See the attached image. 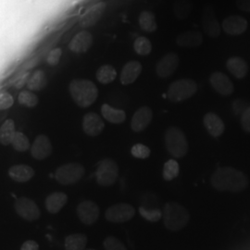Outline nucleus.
Returning <instances> with one entry per match:
<instances>
[{"label": "nucleus", "instance_id": "nucleus-19", "mask_svg": "<svg viewBox=\"0 0 250 250\" xmlns=\"http://www.w3.org/2000/svg\"><path fill=\"white\" fill-rule=\"evenodd\" d=\"M223 29L227 35L235 36L242 35L248 29V21L238 15H232L225 19Z\"/></svg>", "mask_w": 250, "mask_h": 250}, {"label": "nucleus", "instance_id": "nucleus-31", "mask_svg": "<svg viewBox=\"0 0 250 250\" xmlns=\"http://www.w3.org/2000/svg\"><path fill=\"white\" fill-rule=\"evenodd\" d=\"M16 133L15 124L12 120H7L0 127V143L2 145H9Z\"/></svg>", "mask_w": 250, "mask_h": 250}, {"label": "nucleus", "instance_id": "nucleus-23", "mask_svg": "<svg viewBox=\"0 0 250 250\" xmlns=\"http://www.w3.org/2000/svg\"><path fill=\"white\" fill-rule=\"evenodd\" d=\"M68 202V196L64 192H54L45 198V208L49 213L56 214Z\"/></svg>", "mask_w": 250, "mask_h": 250}, {"label": "nucleus", "instance_id": "nucleus-5", "mask_svg": "<svg viewBox=\"0 0 250 250\" xmlns=\"http://www.w3.org/2000/svg\"><path fill=\"white\" fill-rule=\"evenodd\" d=\"M197 91V83L191 79H180L171 83L167 89V98L172 102H182L192 98Z\"/></svg>", "mask_w": 250, "mask_h": 250}, {"label": "nucleus", "instance_id": "nucleus-7", "mask_svg": "<svg viewBox=\"0 0 250 250\" xmlns=\"http://www.w3.org/2000/svg\"><path fill=\"white\" fill-rule=\"evenodd\" d=\"M119 177V166L110 159L99 161L96 170V179L99 186L108 188L116 183Z\"/></svg>", "mask_w": 250, "mask_h": 250}, {"label": "nucleus", "instance_id": "nucleus-6", "mask_svg": "<svg viewBox=\"0 0 250 250\" xmlns=\"http://www.w3.org/2000/svg\"><path fill=\"white\" fill-rule=\"evenodd\" d=\"M85 173L84 167L77 162L63 164L55 171L56 181L63 186H71L78 183Z\"/></svg>", "mask_w": 250, "mask_h": 250}, {"label": "nucleus", "instance_id": "nucleus-17", "mask_svg": "<svg viewBox=\"0 0 250 250\" xmlns=\"http://www.w3.org/2000/svg\"><path fill=\"white\" fill-rule=\"evenodd\" d=\"M94 38L88 31H82L75 36H73L70 44L69 49L75 54H83L87 52L93 45Z\"/></svg>", "mask_w": 250, "mask_h": 250}, {"label": "nucleus", "instance_id": "nucleus-21", "mask_svg": "<svg viewBox=\"0 0 250 250\" xmlns=\"http://www.w3.org/2000/svg\"><path fill=\"white\" fill-rule=\"evenodd\" d=\"M203 124L208 134L213 137H219L224 134L225 125L223 120L213 112H208L203 118Z\"/></svg>", "mask_w": 250, "mask_h": 250}, {"label": "nucleus", "instance_id": "nucleus-20", "mask_svg": "<svg viewBox=\"0 0 250 250\" xmlns=\"http://www.w3.org/2000/svg\"><path fill=\"white\" fill-rule=\"evenodd\" d=\"M142 69V64L137 61H132L126 63L121 72L120 80L122 84L128 85L134 83L141 74Z\"/></svg>", "mask_w": 250, "mask_h": 250}, {"label": "nucleus", "instance_id": "nucleus-27", "mask_svg": "<svg viewBox=\"0 0 250 250\" xmlns=\"http://www.w3.org/2000/svg\"><path fill=\"white\" fill-rule=\"evenodd\" d=\"M138 23L146 33H154L158 29L156 16L149 10H144L140 13L138 17Z\"/></svg>", "mask_w": 250, "mask_h": 250}, {"label": "nucleus", "instance_id": "nucleus-26", "mask_svg": "<svg viewBox=\"0 0 250 250\" xmlns=\"http://www.w3.org/2000/svg\"><path fill=\"white\" fill-rule=\"evenodd\" d=\"M101 114L107 122L120 125L126 120V114L123 109H119L109 106L108 104H103L101 107Z\"/></svg>", "mask_w": 250, "mask_h": 250}, {"label": "nucleus", "instance_id": "nucleus-16", "mask_svg": "<svg viewBox=\"0 0 250 250\" xmlns=\"http://www.w3.org/2000/svg\"><path fill=\"white\" fill-rule=\"evenodd\" d=\"M82 126L85 134L89 136H98L103 132L105 124L99 114L89 112L83 116Z\"/></svg>", "mask_w": 250, "mask_h": 250}, {"label": "nucleus", "instance_id": "nucleus-42", "mask_svg": "<svg viewBox=\"0 0 250 250\" xmlns=\"http://www.w3.org/2000/svg\"><path fill=\"white\" fill-rule=\"evenodd\" d=\"M241 125L246 132L250 133V106L248 107L241 115Z\"/></svg>", "mask_w": 250, "mask_h": 250}, {"label": "nucleus", "instance_id": "nucleus-10", "mask_svg": "<svg viewBox=\"0 0 250 250\" xmlns=\"http://www.w3.org/2000/svg\"><path fill=\"white\" fill-rule=\"evenodd\" d=\"M76 213L81 222L85 225H93L99 220V207L92 200H84L76 208Z\"/></svg>", "mask_w": 250, "mask_h": 250}, {"label": "nucleus", "instance_id": "nucleus-22", "mask_svg": "<svg viewBox=\"0 0 250 250\" xmlns=\"http://www.w3.org/2000/svg\"><path fill=\"white\" fill-rule=\"evenodd\" d=\"M203 36L197 31H188L179 35L176 38V44L181 47L192 48L202 45Z\"/></svg>", "mask_w": 250, "mask_h": 250}, {"label": "nucleus", "instance_id": "nucleus-35", "mask_svg": "<svg viewBox=\"0 0 250 250\" xmlns=\"http://www.w3.org/2000/svg\"><path fill=\"white\" fill-rule=\"evenodd\" d=\"M180 172L179 163L175 160H170L164 164L163 168V178L166 181H171L176 178Z\"/></svg>", "mask_w": 250, "mask_h": 250}, {"label": "nucleus", "instance_id": "nucleus-29", "mask_svg": "<svg viewBox=\"0 0 250 250\" xmlns=\"http://www.w3.org/2000/svg\"><path fill=\"white\" fill-rule=\"evenodd\" d=\"M47 84V77L44 71H36L27 82V86L31 91H41Z\"/></svg>", "mask_w": 250, "mask_h": 250}, {"label": "nucleus", "instance_id": "nucleus-2", "mask_svg": "<svg viewBox=\"0 0 250 250\" xmlns=\"http://www.w3.org/2000/svg\"><path fill=\"white\" fill-rule=\"evenodd\" d=\"M72 100L80 107H88L99 97V90L92 81L74 79L69 84Z\"/></svg>", "mask_w": 250, "mask_h": 250}, {"label": "nucleus", "instance_id": "nucleus-9", "mask_svg": "<svg viewBox=\"0 0 250 250\" xmlns=\"http://www.w3.org/2000/svg\"><path fill=\"white\" fill-rule=\"evenodd\" d=\"M17 214L28 222H35L41 216L40 209L36 202L28 197H20L15 202Z\"/></svg>", "mask_w": 250, "mask_h": 250}, {"label": "nucleus", "instance_id": "nucleus-45", "mask_svg": "<svg viewBox=\"0 0 250 250\" xmlns=\"http://www.w3.org/2000/svg\"><path fill=\"white\" fill-rule=\"evenodd\" d=\"M236 6L242 11L250 13V0H237Z\"/></svg>", "mask_w": 250, "mask_h": 250}, {"label": "nucleus", "instance_id": "nucleus-41", "mask_svg": "<svg viewBox=\"0 0 250 250\" xmlns=\"http://www.w3.org/2000/svg\"><path fill=\"white\" fill-rule=\"evenodd\" d=\"M14 99L9 93L4 92L0 94V110L8 109L9 107H12Z\"/></svg>", "mask_w": 250, "mask_h": 250}, {"label": "nucleus", "instance_id": "nucleus-36", "mask_svg": "<svg viewBox=\"0 0 250 250\" xmlns=\"http://www.w3.org/2000/svg\"><path fill=\"white\" fill-rule=\"evenodd\" d=\"M12 146L20 152L26 151L30 147V142L27 138L26 135L21 132H16L12 140H11Z\"/></svg>", "mask_w": 250, "mask_h": 250}, {"label": "nucleus", "instance_id": "nucleus-37", "mask_svg": "<svg viewBox=\"0 0 250 250\" xmlns=\"http://www.w3.org/2000/svg\"><path fill=\"white\" fill-rule=\"evenodd\" d=\"M38 98L34 93L30 91H21L19 94L18 102L27 107H35L38 104Z\"/></svg>", "mask_w": 250, "mask_h": 250}, {"label": "nucleus", "instance_id": "nucleus-38", "mask_svg": "<svg viewBox=\"0 0 250 250\" xmlns=\"http://www.w3.org/2000/svg\"><path fill=\"white\" fill-rule=\"evenodd\" d=\"M131 153L136 159H147L150 156V149L143 144H136L131 149Z\"/></svg>", "mask_w": 250, "mask_h": 250}, {"label": "nucleus", "instance_id": "nucleus-40", "mask_svg": "<svg viewBox=\"0 0 250 250\" xmlns=\"http://www.w3.org/2000/svg\"><path fill=\"white\" fill-rule=\"evenodd\" d=\"M62 56V48H60V47L54 48L49 53L47 54L46 62L50 66H56L58 63L60 62Z\"/></svg>", "mask_w": 250, "mask_h": 250}, {"label": "nucleus", "instance_id": "nucleus-28", "mask_svg": "<svg viewBox=\"0 0 250 250\" xmlns=\"http://www.w3.org/2000/svg\"><path fill=\"white\" fill-rule=\"evenodd\" d=\"M87 244V237L83 233L70 234L65 239L66 250H84Z\"/></svg>", "mask_w": 250, "mask_h": 250}, {"label": "nucleus", "instance_id": "nucleus-33", "mask_svg": "<svg viewBox=\"0 0 250 250\" xmlns=\"http://www.w3.org/2000/svg\"><path fill=\"white\" fill-rule=\"evenodd\" d=\"M139 213L143 217L144 219H146L148 222L151 223H157L162 218V210L161 208H148V207H145L141 206L139 208Z\"/></svg>", "mask_w": 250, "mask_h": 250}, {"label": "nucleus", "instance_id": "nucleus-30", "mask_svg": "<svg viewBox=\"0 0 250 250\" xmlns=\"http://www.w3.org/2000/svg\"><path fill=\"white\" fill-rule=\"evenodd\" d=\"M117 72L115 68L111 65H103L97 72V79L100 83L107 84L116 79Z\"/></svg>", "mask_w": 250, "mask_h": 250}, {"label": "nucleus", "instance_id": "nucleus-18", "mask_svg": "<svg viewBox=\"0 0 250 250\" xmlns=\"http://www.w3.org/2000/svg\"><path fill=\"white\" fill-rule=\"evenodd\" d=\"M153 112L149 107L144 106L139 107L135 112L131 121V128L135 133L144 131L151 123Z\"/></svg>", "mask_w": 250, "mask_h": 250}, {"label": "nucleus", "instance_id": "nucleus-32", "mask_svg": "<svg viewBox=\"0 0 250 250\" xmlns=\"http://www.w3.org/2000/svg\"><path fill=\"white\" fill-rule=\"evenodd\" d=\"M193 9L192 3L189 0H176L173 6L174 15L180 20L188 19Z\"/></svg>", "mask_w": 250, "mask_h": 250}, {"label": "nucleus", "instance_id": "nucleus-24", "mask_svg": "<svg viewBox=\"0 0 250 250\" xmlns=\"http://www.w3.org/2000/svg\"><path fill=\"white\" fill-rule=\"evenodd\" d=\"M227 70L237 79H243L249 72L247 62L240 57H232L226 62Z\"/></svg>", "mask_w": 250, "mask_h": 250}, {"label": "nucleus", "instance_id": "nucleus-25", "mask_svg": "<svg viewBox=\"0 0 250 250\" xmlns=\"http://www.w3.org/2000/svg\"><path fill=\"white\" fill-rule=\"evenodd\" d=\"M10 178L18 183H26L34 177L35 170L28 165H14L9 169Z\"/></svg>", "mask_w": 250, "mask_h": 250}, {"label": "nucleus", "instance_id": "nucleus-39", "mask_svg": "<svg viewBox=\"0 0 250 250\" xmlns=\"http://www.w3.org/2000/svg\"><path fill=\"white\" fill-rule=\"evenodd\" d=\"M103 245L106 250H127L125 244L114 236H107Z\"/></svg>", "mask_w": 250, "mask_h": 250}, {"label": "nucleus", "instance_id": "nucleus-12", "mask_svg": "<svg viewBox=\"0 0 250 250\" xmlns=\"http://www.w3.org/2000/svg\"><path fill=\"white\" fill-rule=\"evenodd\" d=\"M202 25L204 32L209 37L216 38L221 35L222 28L216 16L214 9L209 5H207L203 10Z\"/></svg>", "mask_w": 250, "mask_h": 250}, {"label": "nucleus", "instance_id": "nucleus-11", "mask_svg": "<svg viewBox=\"0 0 250 250\" xmlns=\"http://www.w3.org/2000/svg\"><path fill=\"white\" fill-rule=\"evenodd\" d=\"M179 64L180 59L177 54L174 52L167 53L157 63L156 73L160 78H168L177 70Z\"/></svg>", "mask_w": 250, "mask_h": 250}, {"label": "nucleus", "instance_id": "nucleus-43", "mask_svg": "<svg viewBox=\"0 0 250 250\" xmlns=\"http://www.w3.org/2000/svg\"><path fill=\"white\" fill-rule=\"evenodd\" d=\"M248 108L247 104L242 100H234L232 102V111L235 115H242L243 112Z\"/></svg>", "mask_w": 250, "mask_h": 250}, {"label": "nucleus", "instance_id": "nucleus-46", "mask_svg": "<svg viewBox=\"0 0 250 250\" xmlns=\"http://www.w3.org/2000/svg\"><path fill=\"white\" fill-rule=\"evenodd\" d=\"M28 80H29L28 79V73H21L18 78L15 80V83H14L15 86L17 88H21L25 84V83L28 82Z\"/></svg>", "mask_w": 250, "mask_h": 250}, {"label": "nucleus", "instance_id": "nucleus-3", "mask_svg": "<svg viewBox=\"0 0 250 250\" xmlns=\"http://www.w3.org/2000/svg\"><path fill=\"white\" fill-rule=\"evenodd\" d=\"M163 224L171 232H177L184 228L190 220L188 209L176 202H168L162 210Z\"/></svg>", "mask_w": 250, "mask_h": 250}, {"label": "nucleus", "instance_id": "nucleus-1", "mask_svg": "<svg viewBox=\"0 0 250 250\" xmlns=\"http://www.w3.org/2000/svg\"><path fill=\"white\" fill-rule=\"evenodd\" d=\"M210 182L213 188L218 191H230L238 193L249 186V180L241 170L231 167L219 168L212 174Z\"/></svg>", "mask_w": 250, "mask_h": 250}, {"label": "nucleus", "instance_id": "nucleus-34", "mask_svg": "<svg viewBox=\"0 0 250 250\" xmlns=\"http://www.w3.org/2000/svg\"><path fill=\"white\" fill-rule=\"evenodd\" d=\"M134 49L135 53L139 56H147L151 53V42L145 36H139L134 41Z\"/></svg>", "mask_w": 250, "mask_h": 250}, {"label": "nucleus", "instance_id": "nucleus-15", "mask_svg": "<svg viewBox=\"0 0 250 250\" xmlns=\"http://www.w3.org/2000/svg\"><path fill=\"white\" fill-rule=\"evenodd\" d=\"M209 83L212 88L222 96L227 97L233 93L232 81L223 72H213L209 77Z\"/></svg>", "mask_w": 250, "mask_h": 250}, {"label": "nucleus", "instance_id": "nucleus-47", "mask_svg": "<svg viewBox=\"0 0 250 250\" xmlns=\"http://www.w3.org/2000/svg\"><path fill=\"white\" fill-rule=\"evenodd\" d=\"M93 250V249H89V250Z\"/></svg>", "mask_w": 250, "mask_h": 250}, {"label": "nucleus", "instance_id": "nucleus-44", "mask_svg": "<svg viewBox=\"0 0 250 250\" xmlns=\"http://www.w3.org/2000/svg\"><path fill=\"white\" fill-rule=\"evenodd\" d=\"M21 250H39V245L34 240H27L22 244Z\"/></svg>", "mask_w": 250, "mask_h": 250}, {"label": "nucleus", "instance_id": "nucleus-8", "mask_svg": "<svg viewBox=\"0 0 250 250\" xmlns=\"http://www.w3.org/2000/svg\"><path fill=\"white\" fill-rule=\"evenodd\" d=\"M135 215L134 207L127 203H118L111 206L105 212V217L108 222L113 224H123L130 221Z\"/></svg>", "mask_w": 250, "mask_h": 250}, {"label": "nucleus", "instance_id": "nucleus-13", "mask_svg": "<svg viewBox=\"0 0 250 250\" xmlns=\"http://www.w3.org/2000/svg\"><path fill=\"white\" fill-rule=\"evenodd\" d=\"M107 5L105 2H99L87 9L80 19V25L83 28H90L96 25L103 17Z\"/></svg>", "mask_w": 250, "mask_h": 250}, {"label": "nucleus", "instance_id": "nucleus-14", "mask_svg": "<svg viewBox=\"0 0 250 250\" xmlns=\"http://www.w3.org/2000/svg\"><path fill=\"white\" fill-rule=\"evenodd\" d=\"M32 156L37 161H43L52 153V144L45 134L38 135L31 146Z\"/></svg>", "mask_w": 250, "mask_h": 250}, {"label": "nucleus", "instance_id": "nucleus-4", "mask_svg": "<svg viewBox=\"0 0 250 250\" xmlns=\"http://www.w3.org/2000/svg\"><path fill=\"white\" fill-rule=\"evenodd\" d=\"M167 151L176 159L184 158L188 151V139L184 132L178 127H170L164 136Z\"/></svg>", "mask_w": 250, "mask_h": 250}]
</instances>
